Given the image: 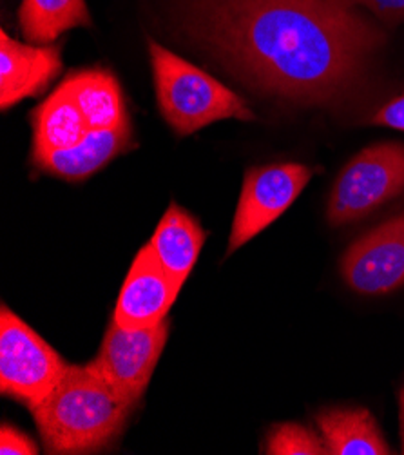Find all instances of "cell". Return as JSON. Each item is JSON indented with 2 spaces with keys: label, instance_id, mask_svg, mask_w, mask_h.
I'll use <instances>...</instances> for the list:
<instances>
[{
  "label": "cell",
  "instance_id": "cell-1",
  "mask_svg": "<svg viewBox=\"0 0 404 455\" xmlns=\"http://www.w3.org/2000/svg\"><path fill=\"white\" fill-rule=\"evenodd\" d=\"M194 22L250 84L299 104L346 97L383 44L346 0H194Z\"/></svg>",
  "mask_w": 404,
  "mask_h": 455
},
{
  "label": "cell",
  "instance_id": "cell-2",
  "mask_svg": "<svg viewBox=\"0 0 404 455\" xmlns=\"http://www.w3.org/2000/svg\"><path fill=\"white\" fill-rule=\"evenodd\" d=\"M132 406L91 365H67L51 394L31 412L51 453H87L120 434Z\"/></svg>",
  "mask_w": 404,
  "mask_h": 455
},
{
  "label": "cell",
  "instance_id": "cell-3",
  "mask_svg": "<svg viewBox=\"0 0 404 455\" xmlns=\"http://www.w3.org/2000/svg\"><path fill=\"white\" fill-rule=\"evenodd\" d=\"M131 125L99 129L64 80L33 113V162L64 180H85L123 153Z\"/></svg>",
  "mask_w": 404,
  "mask_h": 455
},
{
  "label": "cell",
  "instance_id": "cell-4",
  "mask_svg": "<svg viewBox=\"0 0 404 455\" xmlns=\"http://www.w3.org/2000/svg\"><path fill=\"white\" fill-rule=\"evenodd\" d=\"M149 53L160 111L179 136L219 120L254 118L245 100L200 68L156 42L149 44Z\"/></svg>",
  "mask_w": 404,
  "mask_h": 455
},
{
  "label": "cell",
  "instance_id": "cell-5",
  "mask_svg": "<svg viewBox=\"0 0 404 455\" xmlns=\"http://www.w3.org/2000/svg\"><path fill=\"white\" fill-rule=\"evenodd\" d=\"M62 357L8 307L0 312V390L31 411L46 399L64 376Z\"/></svg>",
  "mask_w": 404,
  "mask_h": 455
},
{
  "label": "cell",
  "instance_id": "cell-6",
  "mask_svg": "<svg viewBox=\"0 0 404 455\" xmlns=\"http://www.w3.org/2000/svg\"><path fill=\"white\" fill-rule=\"evenodd\" d=\"M404 191V144H377L359 153L339 174L329 204L332 225L350 223Z\"/></svg>",
  "mask_w": 404,
  "mask_h": 455
},
{
  "label": "cell",
  "instance_id": "cell-7",
  "mask_svg": "<svg viewBox=\"0 0 404 455\" xmlns=\"http://www.w3.org/2000/svg\"><path fill=\"white\" fill-rule=\"evenodd\" d=\"M312 171L301 164H276L254 167L245 174L238 202L229 254L257 236L276 221L301 195Z\"/></svg>",
  "mask_w": 404,
  "mask_h": 455
},
{
  "label": "cell",
  "instance_id": "cell-8",
  "mask_svg": "<svg viewBox=\"0 0 404 455\" xmlns=\"http://www.w3.org/2000/svg\"><path fill=\"white\" fill-rule=\"evenodd\" d=\"M169 336V322L129 331L115 320L109 325L99 357L89 363L123 397L139 403L156 369Z\"/></svg>",
  "mask_w": 404,
  "mask_h": 455
},
{
  "label": "cell",
  "instance_id": "cell-9",
  "mask_svg": "<svg viewBox=\"0 0 404 455\" xmlns=\"http://www.w3.org/2000/svg\"><path fill=\"white\" fill-rule=\"evenodd\" d=\"M343 276L359 294H388L404 285V212L357 240L343 258Z\"/></svg>",
  "mask_w": 404,
  "mask_h": 455
},
{
  "label": "cell",
  "instance_id": "cell-10",
  "mask_svg": "<svg viewBox=\"0 0 404 455\" xmlns=\"http://www.w3.org/2000/svg\"><path fill=\"white\" fill-rule=\"evenodd\" d=\"M179 289L182 285L163 268L149 243L127 272L113 320L129 331L154 327L167 317Z\"/></svg>",
  "mask_w": 404,
  "mask_h": 455
},
{
  "label": "cell",
  "instance_id": "cell-11",
  "mask_svg": "<svg viewBox=\"0 0 404 455\" xmlns=\"http://www.w3.org/2000/svg\"><path fill=\"white\" fill-rule=\"evenodd\" d=\"M60 52L53 45H26L0 33V106L10 109L38 95L59 75Z\"/></svg>",
  "mask_w": 404,
  "mask_h": 455
},
{
  "label": "cell",
  "instance_id": "cell-12",
  "mask_svg": "<svg viewBox=\"0 0 404 455\" xmlns=\"http://www.w3.org/2000/svg\"><path fill=\"white\" fill-rule=\"evenodd\" d=\"M203 238L194 218L172 204L156 227L151 247L169 275L184 285L198 259Z\"/></svg>",
  "mask_w": 404,
  "mask_h": 455
},
{
  "label": "cell",
  "instance_id": "cell-13",
  "mask_svg": "<svg viewBox=\"0 0 404 455\" xmlns=\"http://www.w3.org/2000/svg\"><path fill=\"white\" fill-rule=\"evenodd\" d=\"M318 427L330 455H386L376 419L365 408H339L318 416Z\"/></svg>",
  "mask_w": 404,
  "mask_h": 455
},
{
  "label": "cell",
  "instance_id": "cell-14",
  "mask_svg": "<svg viewBox=\"0 0 404 455\" xmlns=\"http://www.w3.org/2000/svg\"><path fill=\"white\" fill-rule=\"evenodd\" d=\"M19 19L26 38L38 44L55 42L73 28L91 24L85 0H22Z\"/></svg>",
  "mask_w": 404,
  "mask_h": 455
},
{
  "label": "cell",
  "instance_id": "cell-15",
  "mask_svg": "<svg viewBox=\"0 0 404 455\" xmlns=\"http://www.w3.org/2000/svg\"><path fill=\"white\" fill-rule=\"evenodd\" d=\"M271 455H327L330 453L323 437L306 427L285 423L276 427L266 441Z\"/></svg>",
  "mask_w": 404,
  "mask_h": 455
},
{
  "label": "cell",
  "instance_id": "cell-16",
  "mask_svg": "<svg viewBox=\"0 0 404 455\" xmlns=\"http://www.w3.org/2000/svg\"><path fill=\"white\" fill-rule=\"evenodd\" d=\"M0 453L3 455H35V443L13 427L3 425L0 430Z\"/></svg>",
  "mask_w": 404,
  "mask_h": 455
},
{
  "label": "cell",
  "instance_id": "cell-17",
  "mask_svg": "<svg viewBox=\"0 0 404 455\" xmlns=\"http://www.w3.org/2000/svg\"><path fill=\"white\" fill-rule=\"evenodd\" d=\"M350 6H365L386 22L404 20V0H346Z\"/></svg>",
  "mask_w": 404,
  "mask_h": 455
},
{
  "label": "cell",
  "instance_id": "cell-18",
  "mask_svg": "<svg viewBox=\"0 0 404 455\" xmlns=\"http://www.w3.org/2000/svg\"><path fill=\"white\" fill-rule=\"evenodd\" d=\"M376 124L386 125L392 129L404 131V97H399L386 104L374 118Z\"/></svg>",
  "mask_w": 404,
  "mask_h": 455
},
{
  "label": "cell",
  "instance_id": "cell-19",
  "mask_svg": "<svg viewBox=\"0 0 404 455\" xmlns=\"http://www.w3.org/2000/svg\"><path fill=\"white\" fill-rule=\"evenodd\" d=\"M399 401H400V434H402V453H404V388L400 390Z\"/></svg>",
  "mask_w": 404,
  "mask_h": 455
}]
</instances>
